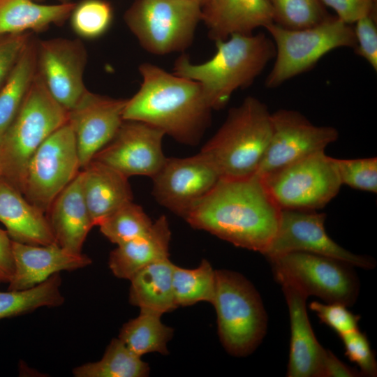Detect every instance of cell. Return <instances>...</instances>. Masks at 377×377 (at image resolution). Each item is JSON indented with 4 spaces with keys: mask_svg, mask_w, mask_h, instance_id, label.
<instances>
[{
    "mask_svg": "<svg viewBox=\"0 0 377 377\" xmlns=\"http://www.w3.org/2000/svg\"><path fill=\"white\" fill-rule=\"evenodd\" d=\"M280 212L261 179L253 175L221 178L184 219L193 228L263 254L276 232Z\"/></svg>",
    "mask_w": 377,
    "mask_h": 377,
    "instance_id": "6da1fadb",
    "label": "cell"
},
{
    "mask_svg": "<svg viewBox=\"0 0 377 377\" xmlns=\"http://www.w3.org/2000/svg\"><path fill=\"white\" fill-rule=\"evenodd\" d=\"M142 83L126 102L124 120L146 123L183 144L195 145L211 120L200 84L151 63L139 66Z\"/></svg>",
    "mask_w": 377,
    "mask_h": 377,
    "instance_id": "7a4b0ae2",
    "label": "cell"
},
{
    "mask_svg": "<svg viewBox=\"0 0 377 377\" xmlns=\"http://www.w3.org/2000/svg\"><path fill=\"white\" fill-rule=\"evenodd\" d=\"M216 51L207 61L193 64L182 54L173 73L196 81L212 110H220L239 89L253 84L275 56V45L264 32L232 35L215 42Z\"/></svg>",
    "mask_w": 377,
    "mask_h": 377,
    "instance_id": "3957f363",
    "label": "cell"
},
{
    "mask_svg": "<svg viewBox=\"0 0 377 377\" xmlns=\"http://www.w3.org/2000/svg\"><path fill=\"white\" fill-rule=\"evenodd\" d=\"M271 114L263 102L251 96L229 110L200 151L221 178H243L256 173L272 135Z\"/></svg>",
    "mask_w": 377,
    "mask_h": 377,
    "instance_id": "277c9868",
    "label": "cell"
},
{
    "mask_svg": "<svg viewBox=\"0 0 377 377\" xmlns=\"http://www.w3.org/2000/svg\"><path fill=\"white\" fill-rule=\"evenodd\" d=\"M68 121V111L51 96L36 73L14 120L0 138L2 175L20 192L27 165L41 144Z\"/></svg>",
    "mask_w": 377,
    "mask_h": 377,
    "instance_id": "5b68a950",
    "label": "cell"
},
{
    "mask_svg": "<svg viewBox=\"0 0 377 377\" xmlns=\"http://www.w3.org/2000/svg\"><path fill=\"white\" fill-rule=\"evenodd\" d=\"M212 302L217 317L220 340L230 355L246 356L262 342L267 316L260 296L242 274L226 269L215 270Z\"/></svg>",
    "mask_w": 377,
    "mask_h": 377,
    "instance_id": "8992f818",
    "label": "cell"
},
{
    "mask_svg": "<svg viewBox=\"0 0 377 377\" xmlns=\"http://www.w3.org/2000/svg\"><path fill=\"white\" fill-rule=\"evenodd\" d=\"M275 45L273 66L265 85L274 89L313 68L331 51L348 47L354 49L356 38L353 27L331 16L312 27L289 29L275 23L265 28Z\"/></svg>",
    "mask_w": 377,
    "mask_h": 377,
    "instance_id": "52a82bcc",
    "label": "cell"
},
{
    "mask_svg": "<svg viewBox=\"0 0 377 377\" xmlns=\"http://www.w3.org/2000/svg\"><path fill=\"white\" fill-rule=\"evenodd\" d=\"M201 20L202 4L192 0H135L124 15L142 47L155 55L184 53Z\"/></svg>",
    "mask_w": 377,
    "mask_h": 377,
    "instance_id": "ba28073f",
    "label": "cell"
},
{
    "mask_svg": "<svg viewBox=\"0 0 377 377\" xmlns=\"http://www.w3.org/2000/svg\"><path fill=\"white\" fill-rule=\"evenodd\" d=\"M260 178L280 209H322L338 194L342 185L334 158L325 150Z\"/></svg>",
    "mask_w": 377,
    "mask_h": 377,
    "instance_id": "9c48e42d",
    "label": "cell"
},
{
    "mask_svg": "<svg viewBox=\"0 0 377 377\" xmlns=\"http://www.w3.org/2000/svg\"><path fill=\"white\" fill-rule=\"evenodd\" d=\"M274 278L284 279L308 297L351 306L359 295L360 283L352 265L315 253L290 252L268 259Z\"/></svg>",
    "mask_w": 377,
    "mask_h": 377,
    "instance_id": "30bf717a",
    "label": "cell"
},
{
    "mask_svg": "<svg viewBox=\"0 0 377 377\" xmlns=\"http://www.w3.org/2000/svg\"><path fill=\"white\" fill-rule=\"evenodd\" d=\"M80 169L75 135L67 121L53 132L32 156L21 193L45 214L57 196L80 172Z\"/></svg>",
    "mask_w": 377,
    "mask_h": 377,
    "instance_id": "8fae6325",
    "label": "cell"
},
{
    "mask_svg": "<svg viewBox=\"0 0 377 377\" xmlns=\"http://www.w3.org/2000/svg\"><path fill=\"white\" fill-rule=\"evenodd\" d=\"M271 117L270 140L254 174L258 177L325 150L339 138L334 127L315 125L295 110L279 109L272 113Z\"/></svg>",
    "mask_w": 377,
    "mask_h": 377,
    "instance_id": "7c38bea8",
    "label": "cell"
},
{
    "mask_svg": "<svg viewBox=\"0 0 377 377\" xmlns=\"http://www.w3.org/2000/svg\"><path fill=\"white\" fill-rule=\"evenodd\" d=\"M326 215L316 211L281 209L276 232L263 253L267 259L290 253L325 256L362 269H373L374 259L356 255L337 244L325 228Z\"/></svg>",
    "mask_w": 377,
    "mask_h": 377,
    "instance_id": "4fadbf2b",
    "label": "cell"
},
{
    "mask_svg": "<svg viewBox=\"0 0 377 377\" xmlns=\"http://www.w3.org/2000/svg\"><path fill=\"white\" fill-rule=\"evenodd\" d=\"M152 179L156 200L184 218L215 186L221 176L208 157L200 152L186 158H166Z\"/></svg>",
    "mask_w": 377,
    "mask_h": 377,
    "instance_id": "5bb4252c",
    "label": "cell"
},
{
    "mask_svg": "<svg viewBox=\"0 0 377 377\" xmlns=\"http://www.w3.org/2000/svg\"><path fill=\"white\" fill-rule=\"evenodd\" d=\"M87 62V50L79 39L37 40V73L51 96L68 112L87 90L83 80Z\"/></svg>",
    "mask_w": 377,
    "mask_h": 377,
    "instance_id": "9a60e30c",
    "label": "cell"
},
{
    "mask_svg": "<svg viewBox=\"0 0 377 377\" xmlns=\"http://www.w3.org/2000/svg\"><path fill=\"white\" fill-rule=\"evenodd\" d=\"M165 134L142 121L124 120L112 139L92 160L123 174L153 177L164 164L162 149Z\"/></svg>",
    "mask_w": 377,
    "mask_h": 377,
    "instance_id": "2e32d148",
    "label": "cell"
},
{
    "mask_svg": "<svg viewBox=\"0 0 377 377\" xmlns=\"http://www.w3.org/2000/svg\"><path fill=\"white\" fill-rule=\"evenodd\" d=\"M126 99L114 98L87 90L68 112L82 170L114 136L122 124Z\"/></svg>",
    "mask_w": 377,
    "mask_h": 377,
    "instance_id": "e0dca14e",
    "label": "cell"
},
{
    "mask_svg": "<svg viewBox=\"0 0 377 377\" xmlns=\"http://www.w3.org/2000/svg\"><path fill=\"white\" fill-rule=\"evenodd\" d=\"M280 283L288 304L290 341L287 376L322 377L326 350L318 343L309 320L308 296L297 286L282 279Z\"/></svg>",
    "mask_w": 377,
    "mask_h": 377,
    "instance_id": "ac0fdd59",
    "label": "cell"
},
{
    "mask_svg": "<svg viewBox=\"0 0 377 377\" xmlns=\"http://www.w3.org/2000/svg\"><path fill=\"white\" fill-rule=\"evenodd\" d=\"M14 271L8 290H21L37 285L61 271L85 267L92 261L87 255L70 252L57 242L34 245L12 240Z\"/></svg>",
    "mask_w": 377,
    "mask_h": 377,
    "instance_id": "d6986e66",
    "label": "cell"
},
{
    "mask_svg": "<svg viewBox=\"0 0 377 377\" xmlns=\"http://www.w3.org/2000/svg\"><path fill=\"white\" fill-rule=\"evenodd\" d=\"M214 43L232 35H249L274 22L268 0H207L202 4V20Z\"/></svg>",
    "mask_w": 377,
    "mask_h": 377,
    "instance_id": "ffe728a7",
    "label": "cell"
},
{
    "mask_svg": "<svg viewBox=\"0 0 377 377\" xmlns=\"http://www.w3.org/2000/svg\"><path fill=\"white\" fill-rule=\"evenodd\" d=\"M46 216L55 242L70 252L81 253L94 226L82 193L81 171L57 196Z\"/></svg>",
    "mask_w": 377,
    "mask_h": 377,
    "instance_id": "44dd1931",
    "label": "cell"
},
{
    "mask_svg": "<svg viewBox=\"0 0 377 377\" xmlns=\"http://www.w3.org/2000/svg\"><path fill=\"white\" fill-rule=\"evenodd\" d=\"M82 189L94 226L131 202L128 177L116 170L92 160L81 170Z\"/></svg>",
    "mask_w": 377,
    "mask_h": 377,
    "instance_id": "7402d4cb",
    "label": "cell"
},
{
    "mask_svg": "<svg viewBox=\"0 0 377 377\" xmlns=\"http://www.w3.org/2000/svg\"><path fill=\"white\" fill-rule=\"evenodd\" d=\"M6 181L0 180V222L13 241L34 245L55 242L45 213Z\"/></svg>",
    "mask_w": 377,
    "mask_h": 377,
    "instance_id": "603a6c76",
    "label": "cell"
},
{
    "mask_svg": "<svg viewBox=\"0 0 377 377\" xmlns=\"http://www.w3.org/2000/svg\"><path fill=\"white\" fill-rule=\"evenodd\" d=\"M171 232L167 218L160 216L145 235L117 245L108 265L119 279L130 280L145 267L169 257Z\"/></svg>",
    "mask_w": 377,
    "mask_h": 377,
    "instance_id": "cb8c5ba5",
    "label": "cell"
},
{
    "mask_svg": "<svg viewBox=\"0 0 377 377\" xmlns=\"http://www.w3.org/2000/svg\"><path fill=\"white\" fill-rule=\"evenodd\" d=\"M75 3L40 4L33 0H0V36L46 30L67 19Z\"/></svg>",
    "mask_w": 377,
    "mask_h": 377,
    "instance_id": "d4e9b609",
    "label": "cell"
},
{
    "mask_svg": "<svg viewBox=\"0 0 377 377\" xmlns=\"http://www.w3.org/2000/svg\"><path fill=\"white\" fill-rule=\"evenodd\" d=\"M175 264L169 258L153 263L138 271L129 280V302L161 314L177 308L172 289Z\"/></svg>",
    "mask_w": 377,
    "mask_h": 377,
    "instance_id": "484cf974",
    "label": "cell"
},
{
    "mask_svg": "<svg viewBox=\"0 0 377 377\" xmlns=\"http://www.w3.org/2000/svg\"><path fill=\"white\" fill-rule=\"evenodd\" d=\"M37 40L33 36L0 88V138L19 112L37 73Z\"/></svg>",
    "mask_w": 377,
    "mask_h": 377,
    "instance_id": "4316f807",
    "label": "cell"
},
{
    "mask_svg": "<svg viewBox=\"0 0 377 377\" xmlns=\"http://www.w3.org/2000/svg\"><path fill=\"white\" fill-rule=\"evenodd\" d=\"M162 315L141 309L136 318L123 325L118 338L140 357L151 353L168 354V343L173 336V329L161 321Z\"/></svg>",
    "mask_w": 377,
    "mask_h": 377,
    "instance_id": "83f0119b",
    "label": "cell"
},
{
    "mask_svg": "<svg viewBox=\"0 0 377 377\" xmlns=\"http://www.w3.org/2000/svg\"><path fill=\"white\" fill-rule=\"evenodd\" d=\"M149 364L131 351L119 338L113 339L102 358L75 367V377H145L149 374Z\"/></svg>",
    "mask_w": 377,
    "mask_h": 377,
    "instance_id": "f1b7e54d",
    "label": "cell"
},
{
    "mask_svg": "<svg viewBox=\"0 0 377 377\" xmlns=\"http://www.w3.org/2000/svg\"><path fill=\"white\" fill-rule=\"evenodd\" d=\"M61 284V276L56 273L32 287L0 292V320L29 313L43 306H61L64 302Z\"/></svg>",
    "mask_w": 377,
    "mask_h": 377,
    "instance_id": "f546056e",
    "label": "cell"
},
{
    "mask_svg": "<svg viewBox=\"0 0 377 377\" xmlns=\"http://www.w3.org/2000/svg\"><path fill=\"white\" fill-rule=\"evenodd\" d=\"M215 270L204 259L194 269L174 265L172 289L177 307L191 306L200 302L212 303L215 292Z\"/></svg>",
    "mask_w": 377,
    "mask_h": 377,
    "instance_id": "4dcf8cb0",
    "label": "cell"
},
{
    "mask_svg": "<svg viewBox=\"0 0 377 377\" xmlns=\"http://www.w3.org/2000/svg\"><path fill=\"white\" fill-rule=\"evenodd\" d=\"M152 224L142 208L131 201L111 214L98 226L105 237L119 245L145 235Z\"/></svg>",
    "mask_w": 377,
    "mask_h": 377,
    "instance_id": "1f68e13d",
    "label": "cell"
},
{
    "mask_svg": "<svg viewBox=\"0 0 377 377\" xmlns=\"http://www.w3.org/2000/svg\"><path fill=\"white\" fill-rule=\"evenodd\" d=\"M274 23L289 29L318 24L330 17L320 0H268Z\"/></svg>",
    "mask_w": 377,
    "mask_h": 377,
    "instance_id": "d6a6232c",
    "label": "cell"
},
{
    "mask_svg": "<svg viewBox=\"0 0 377 377\" xmlns=\"http://www.w3.org/2000/svg\"><path fill=\"white\" fill-rule=\"evenodd\" d=\"M112 18V7L105 0H82L75 3L69 17L75 33L89 39L102 36L109 29Z\"/></svg>",
    "mask_w": 377,
    "mask_h": 377,
    "instance_id": "836d02e7",
    "label": "cell"
},
{
    "mask_svg": "<svg viewBox=\"0 0 377 377\" xmlns=\"http://www.w3.org/2000/svg\"><path fill=\"white\" fill-rule=\"evenodd\" d=\"M341 184L353 188L377 193L376 157L357 159L334 158Z\"/></svg>",
    "mask_w": 377,
    "mask_h": 377,
    "instance_id": "e575fe53",
    "label": "cell"
},
{
    "mask_svg": "<svg viewBox=\"0 0 377 377\" xmlns=\"http://www.w3.org/2000/svg\"><path fill=\"white\" fill-rule=\"evenodd\" d=\"M345 348V355L360 369V374L376 376L377 362L367 336L358 329L339 335Z\"/></svg>",
    "mask_w": 377,
    "mask_h": 377,
    "instance_id": "d590c367",
    "label": "cell"
},
{
    "mask_svg": "<svg viewBox=\"0 0 377 377\" xmlns=\"http://www.w3.org/2000/svg\"><path fill=\"white\" fill-rule=\"evenodd\" d=\"M309 309L316 313L322 323L339 335L358 329L360 317L353 314L343 304L313 302L309 304Z\"/></svg>",
    "mask_w": 377,
    "mask_h": 377,
    "instance_id": "8d00e7d4",
    "label": "cell"
},
{
    "mask_svg": "<svg viewBox=\"0 0 377 377\" xmlns=\"http://www.w3.org/2000/svg\"><path fill=\"white\" fill-rule=\"evenodd\" d=\"M377 15L358 20L353 27L356 46L355 53L377 71Z\"/></svg>",
    "mask_w": 377,
    "mask_h": 377,
    "instance_id": "74e56055",
    "label": "cell"
},
{
    "mask_svg": "<svg viewBox=\"0 0 377 377\" xmlns=\"http://www.w3.org/2000/svg\"><path fill=\"white\" fill-rule=\"evenodd\" d=\"M31 32L0 36V88L23 52Z\"/></svg>",
    "mask_w": 377,
    "mask_h": 377,
    "instance_id": "f35d334b",
    "label": "cell"
},
{
    "mask_svg": "<svg viewBox=\"0 0 377 377\" xmlns=\"http://www.w3.org/2000/svg\"><path fill=\"white\" fill-rule=\"evenodd\" d=\"M325 7L332 8L337 17L352 24L368 15H377V0H320Z\"/></svg>",
    "mask_w": 377,
    "mask_h": 377,
    "instance_id": "ab89813d",
    "label": "cell"
},
{
    "mask_svg": "<svg viewBox=\"0 0 377 377\" xmlns=\"http://www.w3.org/2000/svg\"><path fill=\"white\" fill-rule=\"evenodd\" d=\"M13 271L12 240L8 232L0 228V283L9 282Z\"/></svg>",
    "mask_w": 377,
    "mask_h": 377,
    "instance_id": "60d3db41",
    "label": "cell"
},
{
    "mask_svg": "<svg viewBox=\"0 0 377 377\" xmlns=\"http://www.w3.org/2000/svg\"><path fill=\"white\" fill-rule=\"evenodd\" d=\"M359 374L339 360L331 351L326 350L322 377H355L358 376Z\"/></svg>",
    "mask_w": 377,
    "mask_h": 377,
    "instance_id": "b9f144b4",
    "label": "cell"
},
{
    "mask_svg": "<svg viewBox=\"0 0 377 377\" xmlns=\"http://www.w3.org/2000/svg\"><path fill=\"white\" fill-rule=\"evenodd\" d=\"M192 1H198V2L200 3L201 4H202L207 0H192Z\"/></svg>",
    "mask_w": 377,
    "mask_h": 377,
    "instance_id": "7bdbcfd3",
    "label": "cell"
},
{
    "mask_svg": "<svg viewBox=\"0 0 377 377\" xmlns=\"http://www.w3.org/2000/svg\"><path fill=\"white\" fill-rule=\"evenodd\" d=\"M1 176H2V171H1V163H0V178Z\"/></svg>",
    "mask_w": 377,
    "mask_h": 377,
    "instance_id": "ee69618b",
    "label": "cell"
},
{
    "mask_svg": "<svg viewBox=\"0 0 377 377\" xmlns=\"http://www.w3.org/2000/svg\"><path fill=\"white\" fill-rule=\"evenodd\" d=\"M61 1V3H64V2H68L69 1L68 0H60Z\"/></svg>",
    "mask_w": 377,
    "mask_h": 377,
    "instance_id": "f6af8a7d",
    "label": "cell"
}]
</instances>
